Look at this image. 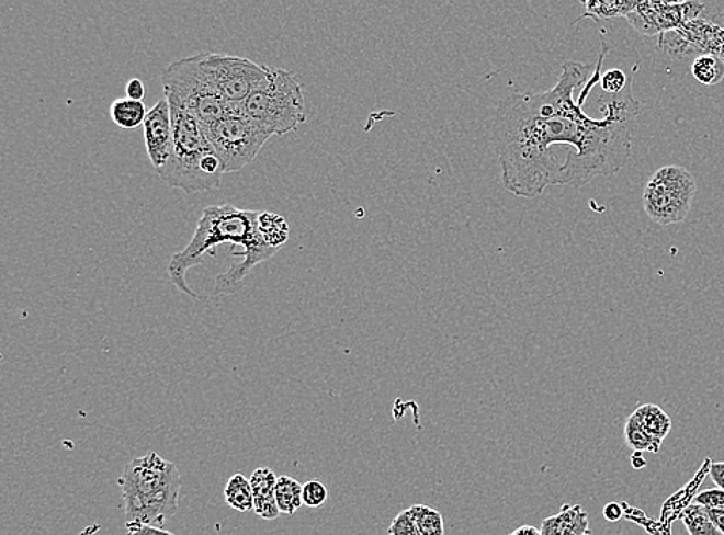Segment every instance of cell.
Listing matches in <instances>:
<instances>
[{
    "instance_id": "6da1fadb",
    "label": "cell",
    "mask_w": 724,
    "mask_h": 535,
    "mask_svg": "<svg viewBox=\"0 0 724 535\" xmlns=\"http://www.w3.org/2000/svg\"><path fill=\"white\" fill-rule=\"evenodd\" d=\"M602 45L597 70L566 62L555 87L542 93H513L499 102L491 136L504 187L522 198H538L550 185H561L556 150L564 151V185L581 187L598 177L620 172L632 157L640 104L632 82L615 96L601 98V119L584 112L587 98L601 81Z\"/></svg>"
},
{
    "instance_id": "7a4b0ae2",
    "label": "cell",
    "mask_w": 724,
    "mask_h": 535,
    "mask_svg": "<svg viewBox=\"0 0 724 535\" xmlns=\"http://www.w3.org/2000/svg\"><path fill=\"white\" fill-rule=\"evenodd\" d=\"M117 483L123 496L125 526L162 527L176 517L181 491L176 463L155 453L134 458Z\"/></svg>"
},
{
    "instance_id": "3957f363",
    "label": "cell",
    "mask_w": 724,
    "mask_h": 535,
    "mask_svg": "<svg viewBox=\"0 0 724 535\" xmlns=\"http://www.w3.org/2000/svg\"><path fill=\"white\" fill-rule=\"evenodd\" d=\"M172 157L158 174L169 187L181 190L185 195L212 192L222 185L225 164L212 149L206 132L199 117L173 109Z\"/></svg>"
},
{
    "instance_id": "277c9868",
    "label": "cell",
    "mask_w": 724,
    "mask_h": 535,
    "mask_svg": "<svg viewBox=\"0 0 724 535\" xmlns=\"http://www.w3.org/2000/svg\"><path fill=\"white\" fill-rule=\"evenodd\" d=\"M260 212L241 210L233 204L223 206H208L203 208L195 234L184 250L176 253L170 260L167 273L170 283L184 294L185 297L201 298L195 291L189 287L185 273L195 265L203 264L204 255L212 253L218 246H241L242 249L253 241L257 235V221Z\"/></svg>"
},
{
    "instance_id": "5b68a950",
    "label": "cell",
    "mask_w": 724,
    "mask_h": 535,
    "mask_svg": "<svg viewBox=\"0 0 724 535\" xmlns=\"http://www.w3.org/2000/svg\"><path fill=\"white\" fill-rule=\"evenodd\" d=\"M242 115L274 136L298 130L306 121L303 83L297 73L271 68L268 82L241 102Z\"/></svg>"
},
{
    "instance_id": "8992f818",
    "label": "cell",
    "mask_w": 724,
    "mask_h": 535,
    "mask_svg": "<svg viewBox=\"0 0 724 535\" xmlns=\"http://www.w3.org/2000/svg\"><path fill=\"white\" fill-rule=\"evenodd\" d=\"M161 82L170 107L191 113L203 125L218 123L227 116L242 115L241 104L226 101L212 89L196 56L170 64L162 71Z\"/></svg>"
},
{
    "instance_id": "52a82bcc",
    "label": "cell",
    "mask_w": 724,
    "mask_h": 535,
    "mask_svg": "<svg viewBox=\"0 0 724 535\" xmlns=\"http://www.w3.org/2000/svg\"><path fill=\"white\" fill-rule=\"evenodd\" d=\"M695 195L697 181L689 170L680 166L661 167L644 187V212L659 226L683 223L691 214Z\"/></svg>"
},
{
    "instance_id": "ba28073f",
    "label": "cell",
    "mask_w": 724,
    "mask_h": 535,
    "mask_svg": "<svg viewBox=\"0 0 724 535\" xmlns=\"http://www.w3.org/2000/svg\"><path fill=\"white\" fill-rule=\"evenodd\" d=\"M212 149L217 151L226 173L241 172L272 138V133L245 115L227 116L212 125H203Z\"/></svg>"
},
{
    "instance_id": "9c48e42d",
    "label": "cell",
    "mask_w": 724,
    "mask_h": 535,
    "mask_svg": "<svg viewBox=\"0 0 724 535\" xmlns=\"http://www.w3.org/2000/svg\"><path fill=\"white\" fill-rule=\"evenodd\" d=\"M201 70L212 89L234 104L248 100L253 91L268 82L271 68L225 53H200L195 55Z\"/></svg>"
},
{
    "instance_id": "30bf717a",
    "label": "cell",
    "mask_w": 724,
    "mask_h": 535,
    "mask_svg": "<svg viewBox=\"0 0 724 535\" xmlns=\"http://www.w3.org/2000/svg\"><path fill=\"white\" fill-rule=\"evenodd\" d=\"M704 9H706L704 3L697 2H638L635 10L625 19L636 32L646 36H657L681 29L688 22L697 21L703 16Z\"/></svg>"
},
{
    "instance_id": "8fae6325",
    "label": "cell",
    "mask_w": 724,
    "mask_h": 535,
    "mask_svg": "<svg viewBox=\"0 0 724 535\" xmlns=\"http://www.w3.org/2000/svg\"><path fill=\"white\" fill-rule=\"evenodd\" d=\"M143 128L147 155L151 166L159 172L169 162L173 150L172 110L166 98L159 100L155 107L149 110Z\"/></svg>"
},
{
    "instance_id": "7c38bea8",
    "label": "cell",
    "mask_w": 724,
    "mask_h": 535,
    "mask_svg": "<svg viewBox=\"0 0 724 535\" xmlns=\"http://www.w3.org/2000/svg\"><path fill=\"white\" fill-rule=\"evenodd\" d=\"M253 491V512L263 520H275L282 512L279 510L275 499V486L279 477L271 468H259L253 470L249 478Z\"/></svg>"
},
{
    "instance_id": "4fadbf2b",
    "label": "cell",
    "mask_w": 724,
    "mask_h": 535,
    "mask_svg": "<svg viewBox=\"0 0 724 535\" xmlns=\"http://www.w3.org/2000/svg\"><path fill=\"white\" fill-rule=\"evenodd\" d=\"M542 535H591L589 514L581 504H564L563 510L545 519Z\"/></svg>"
},
{
    "instance_id": "5bb4252c",
    "label": "cell",
    "mask_w": 724,
    "mask_h": 535,
    "mask_svg": "<svg viewBox=\"0 0 724 535\" xmlns=\"http://www.w3.org/2000/svg\"><path fill=\"white\" fill-rule=\"evenodd\" d=\"M147 115L149 112L143 101L120 98L110 105V116H112L113 123L125 130L142 127L146 123Z\"/></svg>"
},
{
    "instance_id": "9a60e30c",
    "label": "cell",
    "mask_w": 724,
    "mask_h": 535,
    "mask_svg": "<svg viewBox=\"0 0 724 535\" xmlns=\"http://www.w3.org/2000/svg\"><path fill=\"white\" fill-rule=\"evenodd\" d=\"M633 416L640 421L644 431L659 443L665 442L666 436L669 435L670 429H672V420H670V417L667 416V413L657 405L640 406V408L633 412Z\"/></svg>"
},
{
    "instance_id": "2e32d148",
    "label": "cell",
    "mask_w": 724,
    "mask_h": 535,
    "mask_svg": "<svg viewBox=\"0 0 724 535\" xmlns=\"http://www.w3.org/2000/svg\"><path fill=\"white\" fill-rule=\"evenodd\" d=\"M225 500L233 510L238 512L253 511V491L249 478L242 474H235L229 478L225 488Z\"/></svg>"
},
{
    "instance_id": "e0dca14e",
    "label": "cell",
    "mask_w": 724,
    "mask_h": 535,
    "mask_svg": "<svg viewBox=\"0 0 724 535\" xmlns=\"http://www.w3.org/2000/svg\"><path fill=\"white\" fill-rule=\"evenodd\" d=\"M275 499L282 514H295L303 506V485L295 478L282 476L276 480Z\"/></svg>"
},
{
    "instance_id": "ac0fdd59",
    "label": "cell",
    "mask_w": 724,
    "mask_h": 535,
    "mask_svg": "<svg viewBox=\"0 0 724 535\" xmlns=\"http://www.w3.org/2000/svg\"><path fill=\"white\" fill-rule=\"evenodd\" d=\"M257 229L272 248L279 250L290 239V226H287L286 219L283 216L271 214V212H261L259 221H257Z\"/></svg>"
},
{
    "instance_id": "d6986e66",
    "label": "cell",
    "mask_w": 724,
    "mask_h": 535,
    "mask_svg": "<svg viewBox=\"0 0 724 535\" xmlns=\"http://www.w3.org/2000/svg\"><path fill=\"white\" fill-rule=\"evenodd\" d=\"M624 439L627 446L635 453H652L657 454L661 449L663 443L657 442V440L652 439L646 431H644L640 421L636 420V417H629L625 421L624 426Z\"/></svg>"
},
{
    "instance_id": "ffe728a7",
    "label": "cell",
    "mask_w": 724,
    "mask_h": 535,
    "mask_svg": "<svg viewBox=\"0 0 724 535\" xmlns=\"http://www.w3.org/2000/svg\"><path fill=\"white\" fill-rule=\"evenodd\" d=\"M691 71L697 81L706 87H714L724 79V60L708 53L693 60Z\"/></svg>"
},
{
    "instance_id": "44dd1931",
    "label": "cell",
    "mask_w": 724,
    "mask_h": 535,
    "mask_svg": "<svg viewBox=\"0 0 724 535\" xmlns=\"http://www.w3.org/2000/svg\"><path fill=\"white\" fill-rule=\"evenodd\" d=\"M408 510L415 519L420 535H445V523L441 512L428 504H415Z\"/></svg>"
},
{
    "instance_id": "7402d4cb",
    "label": "cell",
    "mask_w": 724,
    "mask_h": 535,
    "mask_svg": "<svg viewBox=\"0 0 724 535\" xmlns=\"http://www.w3.org/2000/svg\"><path fill=\"white\" fill-rule=\"evenodd\" d=\"M636 3L638 2H620V0H610V2H600V0H597V2H582L584 10H586L582 18H593L598 19V21L620 16L627 18L635 10Z\"/></svg>"
},
{
    "instance_id": "603a6c76",
    "label": "cell",
    "mask_w": 724,
    "mask_h": 535,
    "mask_svg": "<svg viewBox=\"0 0 724 535\" xmlns=\"http://www.w3.org/2000/svg\"><path fill=\"white\" fill-rule=\"evenodd\" d=\"M689 535H723L709 519L706 508L689 504L681 515Z\"/></svg>"
},
{
    "instance_id": "cb8c5ba5",
    "label": "cell",
    "mask_w": 724,
    "mask_h": 535,
    "mask_svg": "<svg viewBox=\"0 0 724 535\" xmlns=\"http://www.w3.org/2000/svg\"><path fill=\"white\" fill-rule=\"evenodd\" d=\"M326 500H328V489H326L324 481L314 478V480L306 481L303 485V503L306 506L316 510V508L324 506Z\"/></svg>"
},
{
    "instance_id": "d4e9b609",
    "label": "cell",
    "mask_w": 724,
    "mask_h": 535,
    "mask_svg": "<svg viewBox=\"0 0 724 535\" xmlns=\"http://www.w3.org/2000/svg\"><path fill=\"white\" fill-rule=\"evenodd\" d=\"M631 82L632 78H627L624 71L620 70V68H613V70L606 71V73L601 76L600 81L602 91H604L606 94H610V96L620 94Z\"/></svg>"
},
{
    "instance_id": "484cf974",
    "label": "cell",
    "mask_w": 724,
    "mask_h": 535,
    "mask_svg": "<svg viewBox=\"0 0 724 535\" xmlns=\"http://www.w3.org/2000/svg\"><path fill=\"white\" fill-rule=\"evenodd\" d=\"M389 535H420L409 510L401 511L388 527Z\"/></svg>"
},
{
    "instance_id": "4316f807",
    "label": "cell",
    "mask_w": 724,
    "mask_h": 535,
    "mask_svg": "<svg viewBox=\"0 0 724 535\" xmlns=\"http://www.w3.org/2000/svg\"><path fill=\"white\" fill-rule=\"evenodd\" d=\"M693 504L708 508V510H724V491L719 488L701 491L700 494L693 497Z\"/></svg>"
},
{
    "instance_id": "83f0119b",
    "label": "cell",
    "mask_w": 724,
    "mask_h": 535,
    "mask_svg": "<svg viewBox=\"0 0 724 535\" xmlns=\"http://www.w3.org/2000/svg\"><path fill=\"white\" fill-rule=\"evenodd\" d=\"M127 535H176L162 527L147 525H127Z\"/></svg>"
},
{
    "instance_id": "f1b7e54d",
    "label": "cell",
    "mask_w": 724,
    "mask_h": 535,
    "mask_svg": "<svg viewBox=\"0 0 724 535\" xmlns=\"http://www.w3.org/2000/svg\"><path fill=\"white\" fill-rule=\"evenodd\" d=\"M125 93H127L128 100L143 101L144 94H146V87H144L142 79L135 78L128 81L127 87H125Z\"/></svg>"
},
{
    "instance_id": "f546056e",
    "label": "cell",
    "mask_w": 724,
    "mask_h": 535,
    "mask_svg": "<svg viewBox=\"0 0 724 535\" xmlns=\"http://www.w3.org/2000/svg\"><path fill=\"white\" fill-rule=\"evenodd\" d=\"M709 476H711L712 481H714L716 485V488L723 489L724 491V462L711 463V468H709Z\"/></svg>"
},
{
    "instance_id": "4dcf8cb0",
    "label": "cell",
    "mask_w": 724,
    "mask_h": 535,
    "mask_svg": "<svg viewBox=\"0 0 724 535\" xmlns=\"http://www.w3.org/2000/svg\"><path fill=\"white\" fill-rule=\"evenodd\" d=\"M602 514H604V519L608 520V522L616 523L623 519V508H621L620 503H608L606 504Z\"/></svg>"
},
{
    "instance_id": "1f68e13d",
    "label": "cell",
    "mask_w": 724,
    "mask_h": 535,
    "mask_svg": "<svg viewBox=\"0 0 724 535\" xmlns=\"http://www.w3.org/2000/svg\"><path fill=\"white\" fill-rule=\"evenodd\" d=\"M706 512L716 530L724 535V510H708L706 508Z\"/></svg>"
},
{
    "instance_id": "d6a6232c",
    "label": "cell",
    "mask_w": 724,
    "mask_h": 535,
    "mask_svg": "<svg viewBox=\"0 0 724 535\" xmlns=\"http://www.w3.org/2000/svg\"><path fill=\"white\" fill-rule=\"evenodd\" d=\"M510 535H542L540 527H534L532 525L519 526L518 530H514Z\"/></svg>"
},
{
    "instance_id": "836d02e7",
    "label": "cell",
    "mask_w": 724,
    "mask_h": 535,
    "mask_svg": "<svg viewBox=\"0 0 724 535\" xmlns=\"http://www.w3.org/2000/svg\"><path fill=\"white\" fill-rule=\"evenodd\" d=\"M647 465L646 458L643 457V453H635L632 455V466L635 469H643Z\"/></svg>"
}]
</instances>
